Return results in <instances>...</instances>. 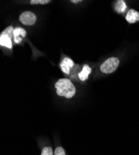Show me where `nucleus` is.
Returning <instances> with one entry per match:
<instances>
[{
    "mask_svg": "<svg viewBox=\"0 0 139 155\" xmlns=\"http://www.w3.org/2000/svg\"><path fill=\"white\" fill-rule=\"evenodd\" d=\"M54 87L56 89V93L59 96L68 99L72 98L76 93L75 86L69 79H59L56 83Z\"/></svg>",
    "mask_w": 139,
    "mask_h": 155,
    "instance_id": "obj_1",
    "label": "nucleus"
},
{
    "mask_svg": "<svg viewBox=\"0 0 139 155\" xmlns=\"http://www.w3.org/2000/svg\"><path fill=\"white\" fill-rule=\"evenodd\" d=\"M14 30L15 29L12 26H8L6 28L0 35V45L4 46L9 49H11L12 39H14Z\"/></svg>",
    "mask_w": 139,
    "mask_h": 155,
    "instance_id": "obj_2",
    "label": "nucleus"
},
{
    "mask_svg": "<svg viewBox=\"0 0 139 155\" xmlns=\"http://www.w3.org/2000/svg\"><path fill=\"white\" fill-rule=\"evenodd\" d=\"M119 60L116 57H111L106 60L100 66V71L105 74L115 71L119 65Z\"/></svg>",
    "mask_w": 139,
    "mask_h": 155,
    "instance_id": "obj_3",
    "label": "nucleus"
},
{
    "mask_svg": "<svg viewBox=\"0 0 139 155\" xmlns=\"http://www.w3.org/2000/svg\"><path fill=\"white\" fill-rule=\"evenodd\" d=\"M19 21L25 25H33L36 21V16L31 11H24L19 18Z\"/></svg>",
    "mask_w": 139,
    "mask_h": 155,
    "instance_id": "obj_4",
    "label": "nucleus"
},
{
    "mask_svg": "<svg viewBox=\"0 0 139 155\" xmlns=\"http://www.w3.org/2000/svg\"><path fill=\"white\" fill-rule=\"evenodd\" d=\"M39 148H40V155H54V149L49 143H45L42 141L39 144Z\"/></svg>",
    "mask_w": 139,
    "mask_h": 155,
    "instance_id": "obj_5",
    "label": "nucleus"
},
{
    "mask_svg": "<svg viewBox=\"0 0 139 155\" xmlns=\"http://www.w3.org/2000/svg\"><path fill=\"white\" fill-rule=\"evenodd\" d=\"M60 66L62 72L68 74L70 71V68H72L74 66V62L71 59L66 57L62 61Z\"/></svg>",
    "mask_w": 139,
    "mask_h": 155,
    "instance_id": "obj_6",
    "label": "nucleus"
},
{
    "mask_svg": "<svg viewBox=\"0 0 139 155\" xmlns=\"http://www.w3.org/2000/svg\"><path fill=\"white\" fill-rule=\"evenodd\" d=\"M26 35V32L23 28L18 27L14 30V41L16 44H19L21 42L23 38Z\"/></svg>",
    "mask_w": 139,
    "mask_h": 155,
    "instance_id": "obj_7",
    "label": "nucleus"
},
{
    "mask_svg": "<svg viewBox=\"0 0 139 155\" xmlns=\"http://www.w3.org/2000/svg\"><path fill=\"white\" fill-rule=\"evenodd\" d=\"M125 19L130 24L135 23L139 21V12L133 9H131L127 12Z\"/></svg>",
    "mask_w": 139,
    "mask_h": 155,
    "instance_id": "obj_8",
    "label": "nucleus"
},
{
    "mask_svg": "<svg viewBox=\"0 0 139 155\" xmlns=\"http://www.w3.org/2000/svg\"><path fill=\"white\" fill-rule=\"evenodd\" d=\"M91 68L89 67V66L85 64V65L82 68V70L81 73H79V78L81 81H84L88 79V77H89V74L91 73Z\"/></svg>",
    "mask_w": 139,
    "mask_h": 155,
    "instance_id": "obj_9",
    "label": "nucleus"
},
{
    "mask_svg": "<svg viewBox=\"0 0 139 155\" xmlns=\"http://www.w3.org/2000/svg\"><path fill=\"white\" fill-rule=\"evenodd\" d=\"M54 155H68V153L59 141L56 142L54 144Z\"/></svg>",
    "mask_w": 139,
    "mask_h": 155,
    "instance_id": "obj_10",
    "label": "nucleus"
},
{
    "mask_svg": "<svg viewBox=\"0 0 139 155\" xmlns=\"http://www.w3.org/2000/svg\"><path fill=\"white\" fill-rule=\"evenodd\" d=\"M126 8H127V6H126L124 1H122V0L117 1L114 5V9L118 13L123 12L125 11Z\"/></svg>",
    "mask_w": 139,
    "mask_h": 155,
    "instance_id": "obj_11",
    "label": "nucleus"
},
{
    "mask_svg": "<svg viewBox=\"0 0 139 155\" xmlns=\"http://www.w3.org/2000/svg\"><path fill=\"white\" fill-rule=\"evenodd\" d=\"M50 1L49 0H31L30 2V3L31 5H36V4H41V5H45L47 4Z\"/></svg>",
    "mask_w": 139,
    "mask_h": 155,
    "instance_id": "obj_12",
    "label": "nucleus"
},
{
    "mask_svg": "<svg viewBox=\"0 0 139 155\" xmlns=\"http://www.w3.org/2000/svg\"><path fill=\"white\" fill-rule=\"evenodd\" d=\"M81 1H79V0H72L71 2L74 3H78V2H80Z\"/></svg>",
    "mask_w": 139,
    "mask_h": 155,
    "instance_id": "obj_13",
    "label": "nucleus"
}]
</instances>
